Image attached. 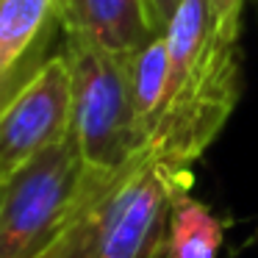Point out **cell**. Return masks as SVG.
I'll use <instances>...</instances> for the list:
<instances>
[{"label": "cell", "instance_id": "10", "mask_svg": "<svg viewBox=\"0 0 258 258\" xmlns=\"http://www.w3.org/2000/svg\"><path fill=\"white\" fill-rule=\"evenodd\" d=\"M180 3H183V0H150L153 23H156V31H158V34H164V31H167L169 20L175 17V12H178Z\"/></svg>", "mask_w": 258, "mask_h": 258}, {"label": "cell", "instance_id": "2", "mask_svg": "<svg viewBox=\"0 0 258 258\" xmlns=\"http://www.w3.org/2000/svg\"><path fill=\"white\" fill-rule=\"evenodd\" d=\"M191 172L139 153L117 172H92L47 258H172V203Z\"/></svg>", "mask_w": 258, "mask_h": 258}, {"label": "cell", "instance_id": "8", "mask_svg": "<svg viewBox=\"0 0 258 258\" xmlns=\"http://www.w3.org/2000/svg\"><path fill=\"white\" fill-rule=\"evenodd\" d=\"M128 81H131V97H134V111H136V128H139L142 150L150 128L156 125V117L164 106L169 84V45L167 34L153 36L147 45L136 47L128 53Z\"/></svg>", "mask_w": 258, "mask_h": 258}, {"label": "cell", "instance_id": "3", "mask_svg": "<svg viewBox=\"0 0 258 258\" xmlns=\"http://www.w3.org/2000/svg\"><path fill=\"white\" fill-rule=\"evenodd\" d=\"M73 78V139L92 172H117L142 153L128 53L64 36Z\"/></svg>", "mask_w": 258, "mask_h": 258}, {"label": "cell", "instance_id": "9", "mask_svg": "<svg viewBox=\"0 0 258 258\" xmlns=\"http://www.w3.org/2000/svg\"><path fill=\"white\" fill-rule=\"evenodd\" d=\"M225 241V222L191 191L172 203V258H217Z\"/></svg>", "mask_w": 258, "mask_h": 258}, {"label": "cell", "instance_id": "5", "mask_svg": "<svg viewBox=\"0 0 258 258\" xmlns=\"http://www.w3.org/2000/svg\"><path fill=\"white\" fill-rule=\"evenodd\" d=\"M73 136V78L64 50L0 111V178Z\"/></svg>", "mask_w": 258, "mask_h": 258}, {"label": "cell", "instance_id": "1", "mask_svg": "<svg viewBox=\"0 0 258 258\" xmlns=\"http://www.w3.org/2000/svg\"><path fill=\"white\" fill-rule=\"evenodd\" d=\"M241 23L217 12L214 0H183L167 25L169 84L145 142L147 156L191 172L222 134L241 97Z\"/></svg>", "mask_w": 258, "mask_h": 258}, {"label": "cell", "instance_id": "7", "mask_svg": "<svg viewBox=\"0 0 258 258\" xmlns=\"http://www.w3.org/2000/svg\"><path fill=\"white\" fill-rule=\"evenodd\" d=\"M64 36L108 47L114 53H134L158 36L150 0H61Z\"/></svg>", "mask_w": 258, "mask_h": 258}, {"label": "cell", "instance_id": "11", "mask_svg": "<svg viewBox=\"0 0 258 258\" xmlns=\"http://www.w3.org/2000/svg\"><path fill=\"white\" fill-rule=\"evenodd\" d=\"M244 3L247 0H214L217 12L225 20H230V23H241V9H244Z\"/></svg>", "mask_w": 258, "mask_h": 258}, {"label": "cell", "instance_id": "6", "mask_svg": "<svg viewBox=\"0 0 258 258\" xmlns=\"http://www.w3.org/2000/svg\"><path fill=\"white\" fill-rule=\"evenodd\" d=\"M61 31V0H0V111L58 56Z\"/></svg>", "mask_w": 258, "mask_h": 258}, {"label": "cell", "instance_id": "4", "mask_svg": "<svg viewBox=\"0 0 258 258\" xmlns=\"http://www.w3.org/2000/svg\"><path fill=\"white\" fill-rule=\"evenodd\" d=\"M89 178L75 139L0 178V258H47Z\"/></svg>", "mask_w": 258, "mask_h": 258}]
</instances>
